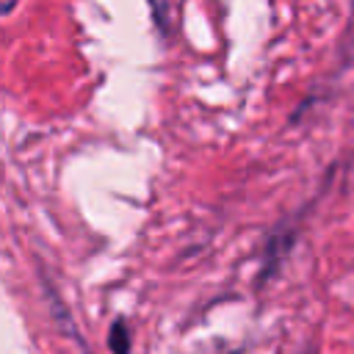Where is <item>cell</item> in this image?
<instances>
[{
    "label": "cell",
    "mask_w": 354,
    "mask_h": 354,
    "mask_svg": "<svg viewBox=\"0 0 354 354\" xmlns=\"http://www.w3.org/2000/svg\"><path fill=\"white\" fill-rule=\"evenodd\" d=\"M232 354H241V351H232Z\"/></svg>",
    "instance_id": "cell-5"
},
{
    "label": "cell",
    "mask_w": 354,
    "mask_h": 354,
    "mask_svg": "<svg viewBox=\"0 0 354 354\" xmlns=\"http://www.w3.org/2000/svg\"><path fill=\"white\" fill-rule=\"evenodd\" d=\"M149 6H152V19H155V25H158V30L160 33H166V0H149Z\"/></svg>",
    "instance_id": "cell-3"
},
{
    "label": "cell",
    "mask_w": 354,
    "mask_h": 354,
    "mask_svg": "<svg viewBox=\"0 0 354 354\" xmlns=\"http://www.w3.org/2000/svg\"><path fill=\"white\" fill-rule=\"evenodd\" d=\"M293 241H296V221L290 218V221H285V224H279L271 235H268V241H266V254H263V268H260V282L263 279H268L279 266H282V260L290 254V249H293Z\"/></svg>",
    "instance_id": "cell-1"
},
{
    "label": "cell",
    "mask_w": 354,
    "mask_h": 354,
    "mask_svg": "<svg viewBox=\"0 0 354 354\" xmlns=\"http://www.w3.org/2000/svg\"><path fill=\"white\" fill-rule=\"evenodd\" d=\"M299 354H307V351H299Z\"/></svg>",
    "instance_id": "cell-4"
},
{
    "label": "cell",
    "mask_w": 354,
    "mask_h": 354,
    "mask_svg": "<svg viewBox=\"0 0 354 354\" xmlns=\"http://www.w3.org/2000/svg\"><path fill=\"white\" fill-rule=\"evenodd\" d=\"M108 346L113 354H130V346H133V335L124 324V318H116L111 324V335H108Z\"/></svg>",
    "instance_id": "cell-2"
}]
</instances>
